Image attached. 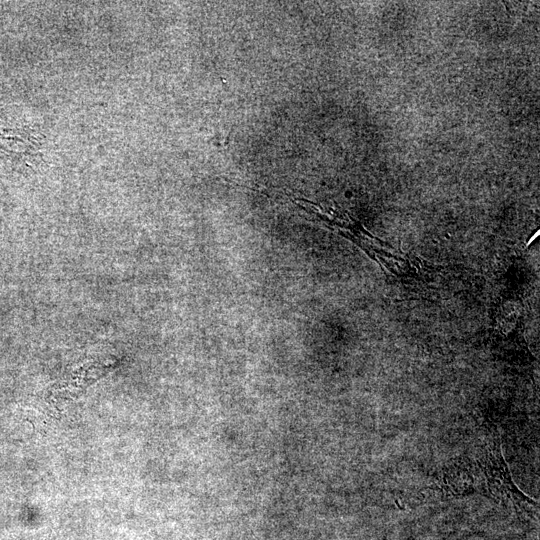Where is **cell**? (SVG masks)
Listing matches in <instances>:
<instances>
[{
  "mask_svg": "<svg viewBox=\"0 0 540 540\" xmlns=\"http://www.w3.org/2000/svg\"><path fill=\"white\" fill-rule=\"evenodd\" d=\"M482 491L479 466L467 457L455 459L445 466L434 483L425 488L423 498L449 499Z\"/></svg>",
  "mask_w": 540,
  "mask_h": 540,
  "instance_id": "cell-2",
  "label": "cell"
},
{
  "mask_svg": "<svg viewBox=\"0 0 540 540\" xmlns=\"http://www.w3.org/2000/svg\"><path fill=\"white\" fill-rule=\"evenodd\" d=\"M482 477V494L511 507L515 512L535 518L536 502L526 496L512 480L508 465L502 455L497 435L483 451L477 462Z\"/></svg>",
  "mask_w": 540,
  "mask_h": 540,
  "instance_id": "cell-1",
  "label": "cell"
}]
</instances>
